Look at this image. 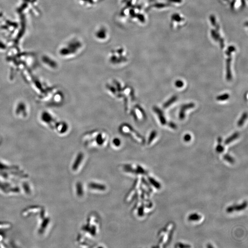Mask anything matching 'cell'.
<instances>
[{
  "label": "cell",
  "instance_id": "cell-2",
  "mask_svg": "<svg viewBox=\"0 0 248 248\" xmlns=\"http://www.w3.org/2000/svg\"><path fill=\"white\" fill-rule=\"evenodd\" d=\"M153 110L158 116L161 124L163 126L166 125L167 124V122H166V118L162 110L157 106H154L153 107Z\"/></svg>",
  "mask_w": 248,
  "mask_h": 248
},
{
  "label": "cell",
  "instance_id": "cell-18",
  "mask_svg": "<svg viewBox=\"0 0 248 248\" xmlns=\"http://www.w3.org/2000/svg\"><path fill=\"white\" fill-rule=\"evenodd\" d=\"M226 211L228 213H231L234 212V210L233 205H231V206H229V207H227Z\"/></svg>",
  "mask_w": 248,
  "mask_h": 248
},
{
  "label": "cell",
  "instance_id": "cell-11",
  "mask_svg": "<svg viewBox=\"0 0 248 248\" xmlns=\"http://www.w3.org/2000/svg\"><path fill=\"white\" fill-rule=\"evenodd\" d=\"M174 231V227H173V228H172V229H171V230H170V231H169V233L168 239H167V242H166L163 246V247H164L167 246L168 245H169V244L170 243V242H171Z\"/></svg>",
  "mask_w": 248,
  "mask_h": 248
},
{
  "label": "cell",
  "instance_id": "cell-7",
  "mask_svg": "<svg viewBox=\"0 0 248 248\" xmlns=\"http://www.w3.org/2000/svg\"><path fill=\"white\" fill-rule=\"evenodd\" d=\"M247 113H246V112H245V113H243V115H242V116H241V117H240V119H239V121H238V123H237L238 126L241 127L242 126H243V125H244V123H245L246 120V119H247Z\"/></svg>",
  "mask_w": 248,
  "mask_h": 248
},
{
  "label": "cell",
  "instance_id": "cell-16",
  "mask_svg": "<svg viewBox=\"0 0 248 248\" xmlns=\"http://www.w3.org/2000/svg\"><path fill=\"white\" fill-rule=\"evenodd\" d=\"M167 124H168L169 126L172 129H177V125L173 122H170Z\"/></svg>",
  "mask_w": 248,
  "mask_h": 248
},
{
  "label": "cell",
  "instance_id": "cell-17",
  "mask_svg": "<svg viewBox=\"0 0 248 248\" xmlns=\"http://www.w3.org/2000/svg\"><path fill=\"white\" fill-rule=\"evenodd\" d=\"M177 246L179 248H189L191 247L189 245H185V244H183V243H179L177 244Z\"/></svg>",
  "mask_w": 248,
  "mask_h": 248
},
{
  "label": "cell",
  "instance_id": "cell-3",
  "mask_svg": "<svg viewBox=\"0 0 248 248\" xmlns=\"http://www.w3.org/2000/svg\"><path fill=\"white\" fill-rule=\"evenodd\" d=\"M239 136H240V134H239V132H234V133L232 134L231 136L228 137V138H227V139L225 140L224 144H225V145H227V144H230V143L233 142V141H235V140L238 139L239 137Z\"/></svg>",
  "mask_w": 248,
  "mask_h": 248
},
{
  "label": "cell",
  "instance_id": "cell-6",
  "mask_svg": "<svg viewBox=\"0 0 248 248\" xmlns=\"http://www.w3.org/2000/svg\"><path fill=\"white\" fill-rule=\"evenodd\" d=\"M202 218V217L200 215L197 213H193L189 215L188 217V220L189 221H198Z\"/></svg>",
  "mask_w": 248,
  "mask_h": 248
},
{
  "label": "cell",
  "instance_id": "cell-15",
  "mask_svg": "<svg viewBox=\"0 0 248 248\" xmlns=\"http://www.w3.org/2000/svg\"><path fill=\"white\" fill-rule=\"evenodd\" d=\"M191 136L189 134H187L185 135L184 136V141L186 142H189L191 140Z\"/></svg>",
  "mask_w": 248,
  "mask_h": 248
},
{
  "label": "cell",
  "instance_id": "cell-13",
  "mask_svg": "<svg viewBox=\"0 0 248 248\" xmlns=\"http://www.w3.org/2000/svg\"><path fill=\"white\" fill-rule=\"evenodd\" d=\"M222 143H218L216 147V151L218 153H222L224 152L225 150L224 147L222 145Z\"/></svg>",
  "mask_w": 248,
  "mask_h": 248
},
{
  "label": "cell",
  "instance_id": "cell-4",
  "mask_svg": "<svg viewBox=\"0 0 248 248\" xmlns=\"http://www.w3.org/2000/svg\"><path fill=\"white\" fill-rule=\"evenodd\" d=\"M177 99H178V97L177 95H173L169 99V100L166 102L164 103L163 107L165 108L169 107L170 105H172L173 103L177 101Z\"/></svg>",
  "mask_w": 248,
  "mask_h": 248
},
{
  "label": "cell",
  "instance_id": "cell-8",
  "mask_svg": "<svg viewBox=\"0 0 248 248\" xmlns=\"http://www.w3.org/2000/svg\"><path fill=\"white\" fill-rule=\"evenodd\" d=\"M149 180L151 184L154 186L155 188L158 189H160L161 188V186L160 184L156 180H155L154 178L150 177H149Z\"/></svg>",
  "mask_w": 248,
  "mask_h": 248
},
{
  "label": "cell",
  "instance_id": "cell-12",
  "mask_svg": "<svg viewBox=\"0 0 248 248\" xmlns=\"http://www.w3.org/2000/svg\"><path fill=\"white\" fill-rule=\"evenodd\" d=\"M157 131H156L154 130L151 132L150 137H149V140H148V143L149 144L151 143L152 141L154 140V139L157 136Z\"/></svg>",
  "mask_w": 248,
  "mask_h": 248
},
{
  "label": "cell",
  "instance_id": "cell-9",
  "mask_svg": "<svg viewBox=\"0 0 248 248\" xmlns=\"http://www.w3.org/2000/svg\"><path fill=\"white\" fill-rule=\"evenodd\" d=\"M230 97L228 93H224L221 95L218 96L217 97V100L219 101H224L227 100Z\"/></svg>",
  "mask_w": 248,
  "mask_h": 248
},
{
  "label": "cell",
  "instance_id": "cell-20",
  "mask_svg": "<svg viewBox=\"0 0 248 248\" xmlns=\"http://www.w3.org/2000/svg\"><path fill=\"white\" fill-rule=\"evenodd\" d=\"M163 240H164V236H162V237H161L160 238L159 240V243H160V244H161V243H162L163 241Z\"/></svg>",
  "mask_w": 248,
  "mask_h": 248
},
{
  "label": "cell",
  "instance_id": "cell-10",
  "mask_svg": "<svg viewBox=\"0 0 248 248\" xmlns=\"http://www.w3.org/2000/svg\"><path fill=\"white\" fill-rule=\"evenodd\" d=\"M223 159L225 160L228 162V163L231 164H233L235 162V159L228 154H225L224 155Z\"/></svg>",
  "mask_w": 248,
  "mask_h": 248
},
{
  "label": "cell",
  "instance_id": "cell-19",
  "mask_svg": "<svg viewBox=\"0 0 248 248\" xmlns=\"http://www.w3.org/2000/svg\"><path fill=\"white\" fill-rule=\"evenodd\" d=\"M217 142L218 143H222V137H220V136L218 137L217 139Z\"/></svg>",
  "mask_w": 248,
  "mask_h": 248
},
{
  "label": "cell",
  "instance_id": "cell-14",
  "mask_svg": "<svg viewBox=\"0 0 248 248\" xmlns=\"http://www.w3.org/2000/svg\"><path fill=\"white\" fill-rule=\"evenodd\" d=\"M175 86L177 88H183L184 86V81L181 80H177L175 82Z\"/></svg>",
  "mask_w": 248,
  "mask_h": 248
},
{
  "label": "cell",
  "instance_id": "cell-1",
  "mask_svg": "<svg viewBox=\"0 0 248 248\" xmlns=\"http://www.w3.org/2000/svg\"><path fill=\"white\" fill-rule=\"evenodd\" d=\"M194 107H195V104L193 103H189L182 105L180 108V112H179V119L181 120H184L185 118L186 111L188 109L193 108Z\"/></svg>",
  "mask_w": 248,
  "mask_h": 248
},
{
  "label": "cell",
  "instance_id": "cell-21",
  "mask_svg": "<svg viewBox=\"0 0 248 248\" xmlns=\"http://www.w3.org/2000/svg\"><path fill=\"white\" fill-rule=\"evenodd\" d=\"M207 247L208 248H213V246H212V245H210V244H208V245L207 246Z\"/></svg>",
  "mask_w": 248,
  "mask_h": 248
},
{
  "label": "cell",
  "instance_id": "cell-5",
  "mask_svg": "<svg viewBox=\"0 0 248 248\" xmlns=\"http://www.w3.org/2000/svg\"><path fill=\"white\" fill-rule=\"evenodd\" d=\"M234 211L239 212V211H243L245 210L247 206V202L244 201L242 204H239V205H233Z\"/></svg>",
  "mask_w": 248,
  "mask_h": 248
}]
</instances>
